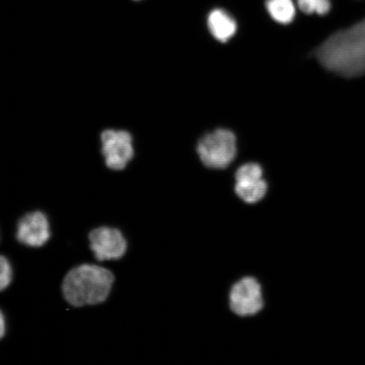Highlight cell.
<instances>
[{"label":"cell","mask_w":365,"mask_h":365,"mask_svg":"<svg viewBox=\"0 0 365 365\" xmlns=\"http://www.w3.org/2000/svg\"><path fill=\"white\" fill-rule=\"evenodd\" d=\"M267 11L272 19L280 24H289L295 16V6L293 0H267Z\"/></svg>","instance_id":"9"},{"label":"cell","mask_w":365,"mask_h":365,"mask_svg":"<svg viewBox=\"0 0 365 365\" xmlns=\"http://www.w3.org/2000/svg\"><path fill=\"white\" fill-rule=\"evenodd\" d=\"M263 305L262 287L255 278L245 277L232 287L230 307L238 316H254Z\"/></svg>","instance_id":"5"},{"label":"cell","mask_w":365,"mask_h":365,"mask_svg":"<svg viewBox=\"0 0 365 365\" xmlns=\"http://www.w3.org/2000/svg\"><path fill=\"white\" fill-rule=\"evenodd\" d=\"M102 140L104 144L117 143L116 132L111 130H105L102 134Z\"/></svg>","instance_id":"14"},{"label":"cell","mask_w":365,"mask_h":365,"mask_svg":"<svg viewBox=\"0 0 365 365\" xmlns=\"http://www.w3.org/2000/svg\"><path fill=\"white\" fill-rule=\"evenodd\" d=\"M6 332V322L4 314L0 310V339H2Z\"/></svg>","instance_id":"17"},{"label":"cell","mask_w":365,"mask_h":365,"mask_svg":"<svg viewBox=\"0 0 365 365\" xmlns=\"http://www.w3.org/2000/svg\"><path fill=\"white\" fill-rule=\"evenodd\" d=\"M114 280L113 274L106 268L97 264H80L63 278V294L74 307L102 304L108 298Z\"/></svg>","instance_id":"2"},{"label":"cell","mask_w":365,"mask_h":365,"mask_svg":"<svg viewBox=\"0 0 365 365\" xmlns=\"http://www.w3.org/2000/svg\"><path fill=\"white\" fill-rule=\"evenodd\" d=\"M118 155L129 162L130 160L134 156V150L132 148L131 143L129 144H118Z\"/></svg>","instance_id":"13"},{"label":"cell","mask_w":365,"mask_h":365,"mask_svg":"<svg viewBox=\"0 0 365 365\" xmlns=\"http://www.w3.org/2000/svg\"><path fill=\"white\" fill-rule=\"evenodd\" d=\"M298 6L305 14L316 13L319 16H325L331 10L330 0H298Z\"/></svg>","instance_id":"10"},{"label":"cell","mask_w":365,"mask_h":365,"mask_svg":"<svg viewBox=\"0 0 365 365\" xmlns=\"http://www.w3.org/2000/svg\"><path fill=\"white\" fill-rule=\"evenodd\" d=\"M132 143V137L126 131H120L117 133V143L129 144Z\"/></svg>","instance_id":"16"},{"label":"cell","mask_w":365,"mask_h":365,"mask_svg":"<svg viewBox=\"0 0 365 365\" xmlns=\"http://www.w3.org/2000/svg\"><path fill=\"white\" fill-rule=\"evenodd\" d=\"M103 153L107 158L118 154V143L104 144Z\"/></svg>","instance_id":"15"},{"label":"cell","mask_w":365,"mask_h":365,"mask_svg":"<svg viewBox=\"0 0 365 365\" xmlns=\"http://www.w3.org/2000/svg\"><path fill=\"white\" fill-rule=\"evenodd\" d=\"M106 163L108 167L112 168V170H124L128 162L121 158L120 155L115 154L108 157Z\"/></svg>","instance_id":"12"},{"label":"cell","mask_w":365,"mask_h":365,"mask_svg":"<svg viewBox=\"0 0 365 365\" xmlns=\"http://www.w3.org/2000/svg\"><path fill=\"white\" fill-rule=\"evenodd\" d=\"M135 1H139V0H135Z\"/></svg>","instance_id":"18"},{"label":"cell","mask_w":365,"mask_h":365,"mask_svg":"<svg viewBox=\"0 0 365 365\" xmlns=\"http://www.w3.org/2000/svg\"><path fill=\"white\" fill-rule=\"evenodd\" d=\"M90 248L98 262L116 261L126 253L127 241L117 228L100 227L89 234Z\"/></svg>","instance_id":"4"},{"label":"cell","mask_w":365,"mask_h":365,"mask_svg":"<svg viewBox=\"0 0 365 365\" xmlns=\"http://www.w3.org/2000/svg\"><path fill=\"white\" fill-rule=\"evenodd\" d=\"M314 54L326 70L336 75L346 78L363 76L365 73V19L331 35Z\"/></svg>","instance_id":"1"},{"label":"cell","mask_w":365,"mask_h":365,"mask_svg":"<svg viewBox=\"0 0 365 365\" xmlns=\"http://www.w3.org/2000/svg\"><path fill=\"white\" fill-rule=\"evenodd\" d=\"M197 153L205 166L213 170H223L236 157L235 135L225 129H219L205 135L199 141Z\"/></svg>","instance_id":"3"},{"label":"cell","mask_w":365,"mask_h":365,"mask_svg":"<svg viewBox=\"0 0 365 365\" xmlns=\"http://www.w3.org/2000/svg\"><path fill=\"white\" fill-rule=\"evenodd\" d=\"M12 278L13 270L10 262L3 255H0V292L11 285Z\"/></svg>","instance_id":"11"},{"label":"cell","mask_w":365,"mask_h":365,"mask_svg":"<svg viewBox=\"0 0 365 365\" xmlns=\"http://www.w3.org/2000/svg\"><path fill=\"white\" fill-rule=\"evenodd\" d=\"M207 24L214 38L222 43L227 42L236 34L235 20L221 9H216L209 14Z\"/></svg>","instance_id":"8"},{"label":"cell","mask_w":365,"mask_h":365,"mask_svg":"<svg viewBox=\"0 0 365 365\" xmlns=\"http://www.w3.org/2000/svg\"><path fill=\"white\" fill-rule=\"evenodd\" d=\"M235 192L246 203L259 202L267 193V182L263 170L257 163H246L236 172Z\"/></svg>","instance_id":"6"},{"label":"cell","mask_w":365,"mask_h":365,"mask_svg":"<svg viewBox=\"0 0 365 365\" xmlns=\"http://www.w3.org/2000/svg\"><path fill=\"white\" fill-rule=\"evenodd\" d=\"M50 235L49 222L42 212L27 213L18 222L16 239L29 247H42L48 243Z\"/></svg>","instance_id":"7"}]
</instances>
